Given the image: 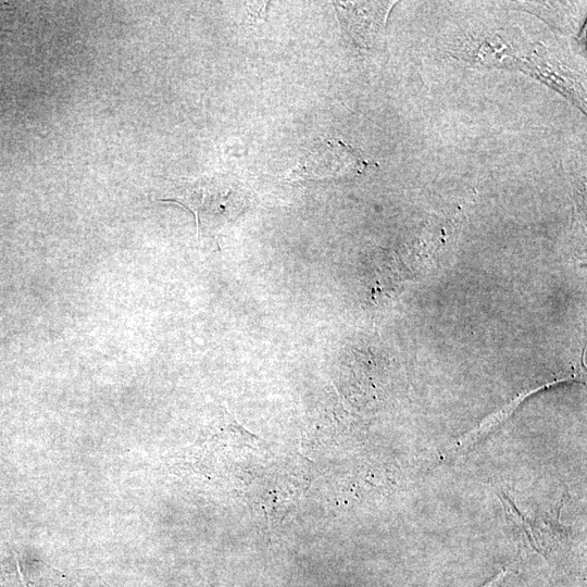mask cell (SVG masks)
<instances>
[{
    "mask_svg": "<svg viewBox=\"0 0 587 587\" xmlns=\"http://www.w3.org/2000/svg\"><path fill=\"white\" fill-rule=\"evenodd\" d=\"M505 574H507L505 570L501 571L482 587H498L501 584V582L504 579Z\"/></svg>",
    "mask_w": 587,
    "mask_h": 587,
    "instance_id": "2",
    "label": "cell"
},
{
    "mask_svg": "<svg viewBox=\"0 0 587 587\" xmlns=\"http://www.w3.org/2000/svg\"><path fill=\"white\" fill-rule=\"evenodd\" d=\"M233 193L229 185L212 177L183 186L164 201L177 202L189 209L199 225L202 218L225 212Z\"/></svg>",
    "mask_w": 587,
    "mask_h": 587,
    "instance_id": "1",
    "label": "cell"
}]
</instances>
